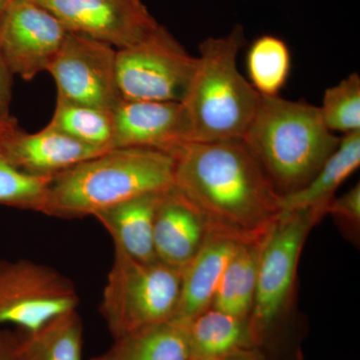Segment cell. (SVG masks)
I'll use <instances>...</instances> for the list:
<instances>
[{"label":"cell","mask_w":360,"mask_h":360,"mask_svg":"<svg viewBox=\"0 0 360 360\" xmlns=\"http://www.w3.org/2000/svg\"><path fill=\"white\" fill-rule=\"evenodd\" d=\"M174 187L200 210L210 233L258 245L281 217V195L243 141L184 142L170 153Z\"/></svg>","instance_id":"obj_1"},{"label":"cell","mask_w":360,"mask_h":360,"mask_svg":"<svg viewBox=\"0 0 360 360\" xmlns=\"http://www.w3.org/2000/svg\"><path fill=\"white\" fill-rule=\"evenodd\" d=\"M174 186V160L151 148H112L52 176L44 214L94 217L124 201Z\"/></svg>","instance_id":"obj_2"},{"label":"cell","mask_w":360,"mask_h":360,"mask_svg":"<svg viewBox=\"0 0 360 360\" xmlns=\"http://www.w3.org/2000/svg\"><path fill=\"white\" fill-rule=\"evenodd\" d=\"M243 143L281 196L295 193L314 179L341 137L324 124L319 106L281 96H260Z\"/></svg>","instance_id":"obj_3"},{"label":"cell","mask_w":360,"mask_h":360,"mask_svg":"<svg viewBox=\"0 0 360 360\" xmlns=\"http://www.w3.org/2000/svg\"><path fill=\"white\" fill-rule=\"evenodd\" d=\"M245 30L236 25L229 34L200 45L195 70L181 101L187 142L241 141L260 96L238 68Z\"/></svg>","instance_id":"obj_4"},{"label":"cell","mask_w":360,"mask_h":360,"mask_svg":"<svg viewBox=\"0 0 360 360\" xmlns=\"http://www.w3.org/2000/svg\"><path fill=\"white\" fill-rule=\"evenodd\" d=\"M326 215L314 210L283 212L262 245L257 288L250 316L255 348L276 359L295 295L302 248L310 231Z\"/></svg>","instance_id":"obj_5"},{"label":"cell","mask_w":360,"mask_h":360,"mask_svg":"<svg viewBox=\"0 0 360 360\" xmlns=\"http://www.w3.org/2000/svg\"><path fill=\"white\" fill-rule=\"evenodd\" d=\"M181 277V270L160 260L139 262L115 248L99 307L113 338L172 321Z\"/></svg>","instance_id":"obj_6"},{"label":"cell","mask_w":360,"mask_h":360,"mask_svg":"<svg viewBox=\"0 0 360 360\" xmlns=\"http://www.w3.org/2000/svg\"><path fill=\"white\" fill-rule=\"evenodd\" d=\"M196 58L167 28L116 51V80L123 101L181 103L195 70Z\"/></svg>","instance_id":"obj_7"},{"label":"cell","mask_w":360,"mask_h":360,"mask_svg":"<svg viewBox=\"0 0 360 360\" xmlns=\"http://www.w3.org/2000/svg\"><path fill=\"white\" fill-rule=\"evenodd\" d=\"M78 302L75 284L58 270L32 260L0 259V326L32 333Z\"/></svg>","instance_id":"obj_8"},{"label":"cell","mask_w":360,"mask_h":360,"mask_svg":"<svg viewBox=\"0 0 360 360\" xmlns=\"http://www.w3.org/2000/svg\"><path fill=\"white\" fill-rule=\"evenodd\" d=\"M115 47L68 32L47 71L58 96L72 103L113 110L123 101L116 80Z\"/></svg>","instance_id":"obj_9"},{"label":"cell","mask_w":360,"mask_h":360,"mask_svg":"<svg viewBox=\"0 0 360 360\" xmlns=\"http://www.w3.org/2000/svg\"><path fill=\"white\" fill-rule=\"evenodd\" d=\"M53 14L68 32L85 35L115 49L131 46L160 23L141 0H30Z\"/></svg>","instance_id":"obj_10"},{"label":"cell","mask_w":360,"mask_h":360,"mask_svg":"<svg viewBox=\"0 0 360 360\" xmlns=\"http://www.w3.org/2000/svg\"><path fill=\"white\" fill-rule=\"evenodd\" d=\"M68 30L30 0H9L0 21V52L13 75L32 80L47 71Z\"/></svg>","instance_id":"obj_11"},{"label":"cell","mask_w":360,"mask_h":360,"mask_svg":"<svg viewBox=\"0 0 360 360\" xmlns=\"http://www.w3.org/2000/svg\"><path fill=\"white\" fill-rule=\"evenodd\" d=\"M187 142L180 103L122 101L113 110L112 148H151L169 153Z\"/></svg>","instance_id":"obj_12"},{"label":"cell","mask_w":360,"mask_h":360,"mask_svg":"<svg viewBox=\"0 0 360 360\" xmlns=\"http://www.w3.org/2000/svg\"><path fill=\"white\" fill-rule=\"evenodd\" d=\"M0 146L18 169L35 176H54L112 149L77 141L49 124L35 134L15 129L0 139Z\"/></svg>","instance_id":"obj_13"},{"label":"cell","mask_w":360,"mask_h":360,"mask_svg":"<svg viewBox=\"0 0 360 360\" xmlns=\"http://www.w3.org/2000/svg\"><path fill=\"white\" fill-rule=\"evenodd\" d=\"M208 234L202 214L188 198L174 186L163 193L153 231L156 259L182 271Z\"/></svg>","instance_id":"obj_14"},{"label":"cell","mask_w":360,"mask_h":360,"mask_svg":"<svg viewBox=\"0 0 360 360\" xmlns=\"http://www.w3.org/2000/svg\"><path fill=\"white\" fill-rule=\"evenodd\" d=\"M238 245L231 239L208 234L195 257L182 270L179 304L172 321L186 326L212 307L220 278Z\"/></svg>","instance_id":"obj_15"},{"label":"cell","mask_w":360,"mask_h":360,"mask_svg":"<svg viewBox=\"0 0 360 360\" xmlns=\"http://www.w3.org/2000/svg\"><path fill=\"white\" fill-rule=\"evenodd\" d=\"M165 193L137 196L94 215L110 234L115 250L139 262L158 260L153 231L156 210Z\"/></svg>","instance_id":"obj_16"},{"label":"cell","mask_w":360,"mask_h":360,"mask_svg":"<svg viewBox=\"0 0 360 360\" xmlns=\"http://www.w3.org/2000/svg\"><path fill=\"white\" fill-rule=\"evenodd\" d=\"M360 165V131L341 137L340 146L309 184L295 193L281 196V212L314 210L326 215L338 187Z\"/></svg>","instance_id":"obj_17"},{"label":"cell","mask_w":360,"mask_h":360,"mask_svg":"<svg viewBox=\"0 0 360 360\" xmlns=\"http://www.w3.org/2000/svg\"><path fill=\"white\" fill-rule=\"evenodd\" d=\"M90 360H193L186 326L160 322L115 338L103 354Z\"/></svg>","instance_id":"obj_18"},{"label":"cell","mask_w":360,"mask_h":360,"mask_svg":"<svg viewBox=\"0 0 360 360\" xmlns=\"http://www.w3.org/2000/svg\"><path fill=\"white\" fill-rule=\"evenodd\" d=\"M193 359H229L255 348L248 319L213 309L186 324Z\"/></svg>","instance_id":"obj_19"},{"label":"cell","mask_w":360,"mask_h":360,"mask_svg":"<svg viewBox=\"0 0 360 360\" xmlns=\"http://www.w3.org/2000/svg\"><path fill=\"white\" fill-rule=\"evenodd\" d=\"M18 360H82L84 324L77 309L58 315L41 328L18 330Z\"/></svg>","instance_id":"obj_20"},{"label":"cell","mask_w":360,"mask_h":360,"mask_svg":"<svg viewBox=\"0 0 360 360\" xmlns=\"http://www.w3.org/2000/svg\"><path fill=\"white\" fill-rule=\"evenodd\" d=\"M262 243L238 245L220 278L213 309L248 319L255 300Z\"/></svg>","instance_id":"obj_21"},{"label":"cell","mask_w":360,"mask_h":360,"mask_svg":"<svg viewBox=\"0 0 360 360\" xmlns=\"http://www.w3.org/2000/svg\"><path fill=\"white\" fill-rule=\"evenodd\" d=\"M291 68L288 44L274 35H262L246 54V70L253 89L260 96H278L285 86Z\"/></svg>","instance_id":"obj_22"},{"label":"cell","mask_w":360,"mask_h":360,"mask_svg":"<svg viewBox=\"0 0 360 360\" xmlns=\"http://www.w3.org/2000/svg\"><path fill=\"white\" fill-rule=\"evenodd\" d=\"M49 125L85 143L112 148L113 110L72 103L58 96Z\"/></svg>","instance_id":"obj_23"},{"label":"cell","mask_w":360,"mask_h":360,"mask_svg":"<svg viewBox=\"0 0 360 360\" xmlns=\"http://www.w3.org/2000/svg\"><path fill=\"white\" fill-rule=\"evenodd\" d=\"M51 179L18 169L0 146V205L44 213Z\"/></svg>","instance_id":"obj_24"},{"label":"cell","mask_w":360,"mask_h":360,"mask_svg":"<svg viewBox=\"0 0 360 360\" xmlns=\"http://www.w3.org/2000/svg\"><path fill=\"white\" fill-rule=\"evenodd\" d=\"M324 124L343 134L360 131V77L354 72L326 90L319 106Z\"/></svg>","instance_id":"obj_25"},{"label":"cell","mask_w":360,"mask_h":360,"mask_svg":"<svg viewBox=\"0 0 360 360\" xmlns=\"http://www.w3.org/2000/svg\"><path fill=\"white\" fill-rule=\"evenodd\" d=\"M326 214H331L340 225L341 231L350 240H359L360 231V186L352 187L340 198L330 201Z\"/></svg>","instance_id":"obj_26"},{"label":"cell","mask_w":360,"mask_h":360,"mask_svg":"<svg viewBox=\"0 0 360 360\" xmlns=\"http://www.w3.org/2000/svg\"><path fill=\"white\" fill-rule=\"evenodd\" d=\"M13 75L0 52V120L11 117L9 110L13 97Z\"/></svg>","instance_id":"obj_27"},{"label":"cell","mask_w":360,"mask_h":360,"mask_svg":"<svg viewBox=\"0 0 360 360\" xmlns=\"http://www.w3.org/2000/svg\"><path fill=\"white\" fill-rule=\"evenodd\" d=\"M0 360H18V333L0 328Z\"/></svg>","instance_id":"obj_28"},{"label":"cell","mask_w":360,"mask_h":360,"mask_svg":"<svg viewBox=\"0 0 360 360\" xmlns=\"http://www.w3.org/2000/svg\"><path fill=\"white\" fill-rule=\"evenodd\" d=\"M229 360H276L269 356L264 350L253 348L248 352H241L231 356Z\"/></svg>","instance_id":"obj_29"},{"label":"cell","mask_w":360,"mask_h":360,"mask_svg":"<svg viewBox=\"0 0 360 360\" xmlns=\"http://www.w3.org/2000/svg\"><path fill=\"white\" fill-rule=\"evenodd\" d=\"M18 129V122H16L15 118L13 117V116L9 118H4V120H0V139Z\"/></svg>","instance_id":"obj_30"},{"label":"cell","mask_w":360,"mask_h":360,"mask_svg":"<svg viewBox=\"0 0 360 360\" xmlns=\"http://www.w3.org/2000/svg\"><path fill=\"white\" fill-rule=\"evenodd\" d=\"M8 2L9 0H0V21L2 20V16H4Z\"/></svg>","instance_id":"obj_31"},{"label":"cell","mask_w":360,"mask_h":360,"mask_svg":"<svg viewBox=\"0 0 360 360\" xmlns=\"http://www.w3.org/2000/svg\"><path fill=\"white\" fill-rule=\"evenodd\" d=\"M231 359V357H229V359H193V360H229Z\"/></svg>","instance_id":"obj_32"}]
</instances>
